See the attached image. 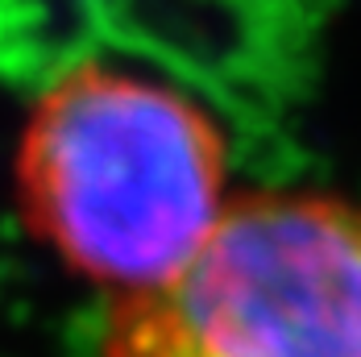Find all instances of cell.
Masks as SVG:
<instances>
[{
	"label": "cell",
	"instance_id": "obj_1",
	"mask_svg": "<svg viewBox=\"0 0 361 357\" xmlns=\"http://www.w3.org/2000/svg\"><path fill=\"white\" fill-rule=\"evenodd\" d=\"M233 195V145L216 112L112 59H79L54 75L13 142L25 229L109 299L187 262Z\"/></svg>",
	"mask_w": 361,
	"mask_h": 357
},
{
	"label": "cell",
	"instance_id": "obj_2",
	"mask_svg": "<svg viewBox=\"0 0 361 357\" xmlns=\"http://www.w3.org/2000/svg\"><path fill=\"white\" fill-rule=\"evenodd\" d=\"M96 357H361V200L237 191L187 262L112 299Z\"/></svg>",
	"mask_w": 361,
	"mask_h": 357
}]
</instances>
